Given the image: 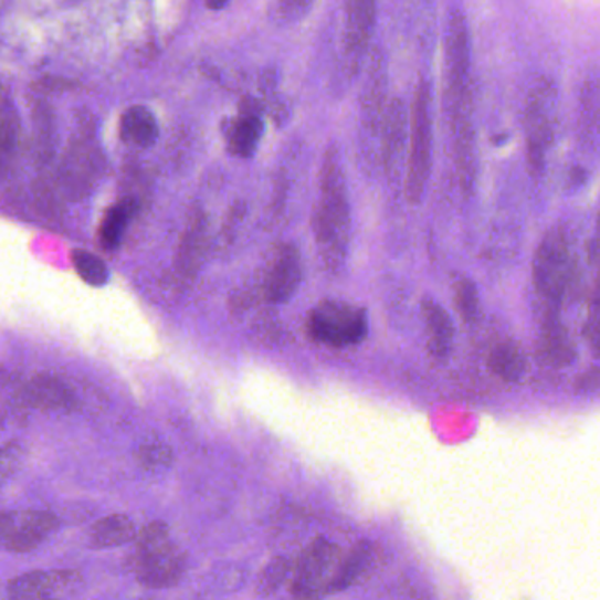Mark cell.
I'll list each match as a JSON object with an SVG mask.
<instances>
[{
	"instance_id": "1",
	"label": "cell",
	"mask_w": 600,
	"mask_h": 600,
	"mask_svg": "<svg viewBox=\"0 0 600 600\" xmlns=\"http://www.w3.org/2000/svg\"><path fill=\"white\" fill-rule=\"evenodd\" d=\"M444 101L454 150L475 147L471 38L462 13L451 14L444 38Z\"/></svg>"
},
{
	"instance_id": "2",
	"label": "cell",
	"mask_w": 600,
	"mask_h": 600,
	"mask_svg": "<svg viewBox=\"0 0 600 600\" xmlns=\"http://www.w3.org/2000/svg\"><path fill=\"white\" fill-rule=\"evenodd\" d=\"M320 196L312 215V230L326 260L340 261L350 238V207L340 151L335 145L324 154L319 177Z\"/></svg>"
},
{
	"instance_id": "3",
	"label": "cell",
	"mask_w": 600,
	"mask_h": 600,
	"mask_svg": "<svg viewBox=\"0 0 600 600\" xmlns=\"http://www.w3.org/2000/svg\"><path fill=\"white\" fill-rule=\"evenodd\" d=\"M135 539L133 570L139 583L147 588L175 587L186 572V557L173 545L165 523H150Z\"/></svg>"
},
{
	"instance_id": "4",
	"label": "cell",
	"mask_w": 600,
	"mask_h": 600,
	"mask_svg": "<svg viewBox=\"0 0 600 600\" xmlns=\"http://www.w3.org/2000/svg\"><path fill=\"white\" fill-rule=\"evenodd\" d=\"M432 92L427 82L415 88L409 112V143L406 157V198L411 204L421 203L432 171Z\"/></svg>"
},
{
	"instance_id": "5",
	"label": "cell",
	"mask_w": 600,
	"mask_h": 600,
	"mask_svg": "<svg viewBox=\"0 0 600 600\" xmlns=\"http://www.w3.org/2000/svg\"><path fill=\"white\" fill-rule=\"evenodd\" d=\"M558 91L554 80L540 76L531 85L525 103L523 129L527 141L528 169L534 177L545 173L558 126Z\"/></svg>"
},
{
	"instance_id": "6",
	"label": "cell",
	"mask_w": 600,
	"mask_h": 600,
	"mask_svg": "<svg viewBox=\"0 0 600 600\" xmlns=\"http://www.w3.org/2000/svg\"><path fill=\"white\" fill-rule=\"evenodd\" d=\"M531 277L537 293L551 305H558L575 284V254L561 228L549 231L537 246Z\"/></svg>"
},
{
	"instance_id": "7",
	"label": "cell",
	"mask_w": 600,
	"mask_h": 600,
	"mask_svg": "<svg viewBox=\"0 0 600 600\" xmlns=\"http://www.w3.org/2000/svg\"><path fill=\"white\" fill-rule=\"evenodd\" d=\"M307 331L312 340L323 346H358L368 335L367 310L340 299H326L308 314Z\"/></svg>"
},
{
	"instance_id": "8",
	"label": "cell",
	"mask_w": 600,
	"mask_h": 600,
	"mask_svg": "<svg viewBox=\"0 0 600 600\" xmlns=\"http://www.w3.org/2000/svg\"><path fill=\"white\" fill-rule=\"evenodd\" d=\"M341 549L326 537L312 540L296 564L291 592L294 597H324L340 566Z\"/></svg>"
},
{
	"instance_id": "9",
	"label": "cell",
	"mask_w": 600,
	"mask_h": 600,
	"mask_svg": "<svg viewBox=\"0 0 600 600\" xmlns=\"http://www.w3.org/2000/svg\"><path fill=\"white\" fill-rule=\"evenodd\" d=\"M101 162L99 145L88 127L71 138L61 166V182L70 198L82 199L91 192L99 178Z\"/></svg>"
},
{
	"instance_id": "10",
	"label": "cell",
	"mask_w": 600,
	"mask_h": 600,
	"mask_svg": "<svg viewBox=\"0 0 600 600\" xmlns=\"http://www.w3.org/2000/svg\"><path fill=\"white\" fill-rule=\"evenodd\" d=\"M56 527L55 516L44 510L0 513V546L13 554H29L40 548Z\"/></svg>"
},
{
	"instance_id": "11",
	"label": "cell",
	"mask_w": 600,
	"mask_h": 600,
	"mask_svg": "<svg viewBox=\"0 0 600 600\" xmlns=\"http://www.w3.org/2000/svg\"><path fill=\"white\" fill-rule=\"evenodd\" d=\"M377 0H346L344 2V56L347 71L356 74L361 67L371 35L376 29Z\"/></svg>"
},
{
	"instance_id": "12",
	"label": "cell",
	"mask_w": 600,
	"mask_h": 600,
	"mask_svg": "<svg viewBox=\"0 0 600 600\" xmlns=\"http://www.w3.org/2000/svg\"><path fill=\"white\" fill-rule=\"evenodd\" d=\"M407 143H409V109L402 99L386 104L379 136L380 165L391 180L400 177L406 165Z\"/></svg>"
},
{
	"instance_id": "13",
	"label": "cell",
	"mask_w": 600,
	"mask_h": 600,
	"mask_svg": "<svg viewBox=\"0 0 600 600\" xmlns=\"http://www.w3.org/2000/svg\"><path fill=\"white\" fill-rule=\"evenodd\" d=\"M386 91H388V74H386L385 59L380 53H373L368 62L367 80H365L364 94H361V135H364L365 145L379 141L386 97H388Z\"/></svg>"
},
{
	"instance_id": "14",
	"label": "cell",
	"mask_w": 600,
	"mask_h": 600,
	"mask_svg": "<svg viewBox=\"0 0 600 600\" xmlns=\"http://www.w3.org/2000/svg\"><path fill=\"white\" fill-rule=\"evenodd\" d=\"M83 578L74 570H53V572H29L11 579L8 585L9 597L20 600L56 599L73 596L82 588Z\"/></svg>"
},
{
	"instance_id": "15",
	"label": "cell",
	"mask_w": 600,
	"mask_h": 600,
	"mask_svg": "<svg viewBox=\"0 0 600 600\" xmlns=\"http://www.w3.org/2000/svg\"><path fill=\"white\" fill-rule=\"evenodd\" d=\"M302 257L293 243H282L275 251L264 281V298L275 305L290 302L302 284Z\"/></svg>"
},
{
	"instance_id": "16",
	"label": "cell",
	"mask_w": 600,
	"mask_h": 600,
	"mask_svg": "<svg viewBox=\"0 0 600 600\" xmlns=\"http://www.w3.org/2000/svg\"><path fill=\"white\" fill-rule=\"evenodd\" d=\"M208 242L210 236L207 215L201 212L194 213L187 222L175 255V272L180 281L189 282L198 275L207 255Z\"/></svg>"
},
{
	"instance_id": "17",
	"label": "cell",
	"mask_w": 600,
	"mask_h": 600,
	"mask_svg": "<svg viewBox=\"0 0 600 600\" xmlns=\"http://www.w3.org/2000/svg\"><path fill=\"white\" fill-rule=\"evenodd\" d=\"M27 402L41 411H67L74 406V394L64 380L55 376H38L23 389Z\"/></svg>"
},
{
	"instance_id": "18",
	"label": "cell",
	"mask_w": 600,
	"mask_h": 600,
	"mask_svg": "<svg viewBox=\"0 0 600 600\" xmlns=\"http://www.w3.org/2000/svg\"><path fill=\"white\" fill-rule=\"evenodd\" d=\"M421 312H423L424 326H427L430 355L435 359L448 358L453 349L454 340V326L450 314L433 298L423 299Z\"/></svg>"
},
{
	"instance_id": "19",
	"label": "cell",
	"mask_w": 600,
	"mask_h": 600,
	"mask_svg": "<svg viewBox=\"0 0 600 600\" xmlns=\"http://www.w3.org/2000/svg\"><path fill=\"white\" fill-rule=\"evenodd\" d=\"M264 135L263 113L240 112V117L230 122L225 139L231 154L242 159L254 156Z\"/></svg>"
},
{
	"instance_id": "20",
	"label": "cell",
	"mask_w": 600,
	"mask_h": 600,
	"mask_svg": "<svg viewBox=\"0 0 600 600\" xmlns=\"http://www.w3.org/2000/svg\"><path fill=\"white\" fill-rule=\"evenodd\" d=\"M539 356L551 367L564 368L576 359V347L564 324L555 317L546 320L545 329L540 333Z\"/></svg>"
},
{
	"instance_id": "21",
	"label": "cell",
	"mask_w": 600,
	"mask_h": 600,
	"mask_svg": "<svg viewBox=\"0 0 600 600\" xmlns=\"http://www.w3.org/2000/svg\"><path fill=\"white\" fill-rule=\"evenodd\" d=\"M136 525L126 514H112L92 525L88 543L95 549L118 548L135 540Z\"/></svg>"
},
{
	"instance_id": "22",
	"label": "cell",
	"mask_w": 600,
	"mask_h": 600,
	"mask_svg": "<svg viewBox=\"0 0 600 600\" xmlns=\"http://www.w3.org/2000/svg\"><path fill=\"white\" fill-rule=\"evenodd\" d=\"M157 136H159V127H157L156 117L145 106H133L122 115L120 138L127 145L148 148L156 143Z\"/></svg>"
},
{
	"instance_id": "23",
	"label": "cell",
	"mask_w": 600,
	"mask_h": 600,
	"mask_svg": "<svg viewBox=\"0 0 600 600\" xmlns=\"http://www.w3.org/2000/svg\"><path fill=\"white\" fill-rule=\"evenodd\" d=\"M371 560H373V546L370 543H358L346 557H341L340 566L333 576L326 596L347 590L350 585L356 583L367 572Z\"/></svg>"
},
{
	"instance_id": "24",
	"label": "cell",
	"mask_w": 600,
	"mask_h": 600,
	"mask_svg": "<svg viewBox=\"0 0 600 600\" xmlns=\"http://www.w3.org/2000/svg\"><path fill=\"white\" fill-rule=\"evenodd\" d=\"M490 370L506 382H518L527 371V358L518 341L504 340L488 356Z\"/></svg>"
},
{
	"instance_id": "25",
	"label": "cell",
	"mask_w": 600,
	"mask_h": 600,
	"mask_svg": "<svg viewBox=\"0 0 600 600\" xmlns=\"http://www.w3.org/2000/svg\"><path fill=\"white\" fill-rule=\"evenodd\" d=\"M138 201L135 198L122 199L120 203L113 204L101 224L99 240L101 245L106 251H115L120 245L122 238L126 234L127 225L133 221V217L138 213Z\"/></svg>"
},
{
	"instance_id": "26",
	"label": "cell",
	"mask_w": 600,
	"mask_h": 600,
	"mask_svg": "<svg viewBox=\"0 0 600 600\" xmlns=\"http://www.w3.org/2000/svg\"><path fill=\"white\" fill-rule=\"evenodd\" d=\"M171 460H173V453H171L169 445L165 441H160L159 436L145 439L136 450V462H138L143 471H165L171 465Z\"/></svg>"
},
{
	"instance_id": "27",
	"label": "cell",
	"mask_w": 600,
	"mask_h": 600,
	"mask_svg": "<svg viewBox=\"0 0 600 600\" xmlns=\"http://www.w3.org/2000/svg\"><path fill=\"white\" fill-rule=\"evenodd\" d=\"M17 113L9 108L8 104H0V171H4L6 160L11 159L18 147Z\"/></svg>"
},
{
	"instance_id": "28",
	"label": "cell",
	"mask_w": 600,
	"mask_h": 600,
	"mask_svg": "<svg viewBox=\"0 0 600 600\" xmlns=\"http://www.w3.org/2000/svg\"><path fill=\"white\" fill-rule=\"evenodd\" d=\"M74 270L82 277L83 282H87L88 285L94 287H101L106 284L109 278V270L103 260H99L97 255L87 251H74L73 252Z\"/></svg>"
},
{
	"instance_id": "29",
	"label": "cell",
	"mask_w": 600,
	"mask_h": 600,
	"mask_svg": "<svg viewBox=\"0 0 600 600\" xmlns=\"http://www.w3.org/2000/svg\"><path fill=\"white\" fill-rule=\"evenodd\" d=\"M453 298L462 319L466 324L475 323L480 316V291L475 287L474 282L471 278H460L454 284Z\"/></svg>"
},
{
	"instance_id": "30",
	"label": "cell",
	"mask_w": 600,
	"mask_h": 600,
	"mask_svg": "<svg viewBox=\"0 0 600 600\" xmlns=\"http://www.w3.org/2000/svg\"><path fill=\"white\" fill-rule=\"evenodd\" d=\"M316 0H273L270 17L277 25H293L310 13Z\"/></svg>"
},
{
	"instance_id": "31",
	"label": "cell",
	"mask_w": 600,
	"mask_h": 600,
	"mask_svg": "<svg viewBox=\"0 0 600 600\" xmlns=\"http://www.w3.org/2000/svg\"><path fill=\"white\" fill-rule=\"evenodd\" d=\"M599 91H597V80L588 82L585 85V97L581 99V133H583L587 143H596L597 138V113H599Z\"/></svg>"
},
{
	"instance_id": "32",
	"label": "cell",
	"mask_w": 600,
	"mask_h": 600,
	"mask_svg": "<svg viewBox=\"0 0 600 600\" xmlns=\"http://www.w3.org/2000/svg\"><path fill=\"white\" fill-rule=\"evenodd\" d=\"M599 388V370L596 367L590 370V373H585L581 379L578 380V389H583L585 393H596Z\"/></svg>"
},
{
	"instance_id": "33",
	"label": "cell",
	"mask_w": 600,
	"mask_h": 600,
	"mask_svg": "<svg viewBox=\"0 0 600 600\" xmlns=\"http://www.w3.org/2000/svg\"><path fill=\"white\" fill-rule=\"evenodd\" d=\"M17 465V456L9 451H0V483L4 481L6 475L11 474Z\"/></svg>"
},
{
	"instance_id": "34",
	"label": "cell",
	"mask_w": 600,
	"mask_h": 600,
	"mask_svg": "<svg viewBox=\"0 0 600 600\" xmlns=\"http://www.w3.org/2000/svg\"><path fill=\"white\" fill-rule=\"evenodd\" d=\"M228 4H230V0H207L208 9H213V11H221Z\"/></svg>"
}]
</instances>
